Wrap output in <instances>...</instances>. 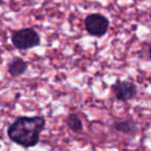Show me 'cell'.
I'll list each match as a JSON object with an SVG mask.
<instances>
[{"instance_id": "obj_4", "label": "cell", "mask_w": 151, "mask_h": 151, "mask_svg": "<svg viewBox=\"0 0 151 151\" xmlns=\"http://www.w3.org/2000/svg\"><path fill=\"white\" fill-rule=\"evenodd\" d=\"M113 91L116 99L121 101H127L137 95V86L128 81H119L113 86Z\"/></svg>"}, {"instance_id": "obj_1", "label": "cell", "mask_w": 151, "mask_h": 151, "mask_svg": "<svg viewBox=\"0 0 151 151\" xmlns=\"http://www.w3.org/2000/svg\"><path fill=\"white\" fill-rule=\"evenodd\" d=\"M45 124L46 121L42 116L19 117L9 125L7 134L13 142L23 147L35 146L40 142Z\"/></svg>"}, {"instance_id": "obj_6", "label": "cell", "mask_w": 151, "mask_h": 151, "mask_svg": "<svg viewBox=\"0 0 151 151\" xmlns=\"http://www.w3.org/2000/svg\"><path fill=\"white\" fill-rule=\"evenodd\" d=\"M27 69V63L21 58H16L11 64L9 65V73L14 77L22 75Z\"/></svg>"}, {"instance_id": "obj_2", "label": "cell", "mask_w": 151, "mask_h": 151, "mask_svg": "<svg viewBox=\"0 0 151 151\" xmlns=\"http://www.w3.org/2000/svg\"><path fill=\"white\" fill-rule=\"evenodd\" d=\"M12 40H13L14 46L20 50L31 49L40 44V35L30 28H25V29L16 31L13 34Z\"/></svg>"}, {"instance_id": "obj_7", "label": "cell", "mask_w": 151, "mask_h": 151, "mask_svg": "<svg viewBox=\"0 0 151 151\" xmlns=\"http://www.w3.org/2000/svg\"><path fill=\"white\" fill-rule=\"evenodd\" d=\"M66 124L69 129H71L73 132H80L83 127L81 119L77 115H75V114H71V115H69L67 117Z\"/></svg>"}, {"instance_id": "obj_8", "label": "cell", "mask_w": 151, "mask_h": 151, "mask_svg": "<svg viewBox=\"0 0 151 151\" xmlns=\"http://www.w3.org/2000/svg\"><path fill=\"white\" fill-rule=\"evenodd\" d=\"M149 57L151 59V45H150V48H149Z\"/></svg>"}, {"instance_id": "obj_3", "label": "cell", "mask_w": 151, "mask_h": 151, "mask_svg": "<svg viewBox=\"0 0 151 151\" xmlns=\"http://www.w3.org/2000/svg\"><path fill=\"white\" fill-rule=\"evenodd\" d=\"M85 27L90 35L103 36L109 28V20L101 14H92L85 19Z\"/></svg>"}, {"instance_id": "obj_5", "label": "cell", "mask_w": 151, "mask_h": 151, "mask_svg": "<svg viewBox=\"0 0 151 151\" xmlns=\"http://www.w3.org/2000/svg\"><path fill=\"white\" fill-rule=\"evenodd\" d=\"M114 128L120 132H124V134H134L138 130V124L134 120L126 119L115 122Z\"/></svg>"}]
</instances>
